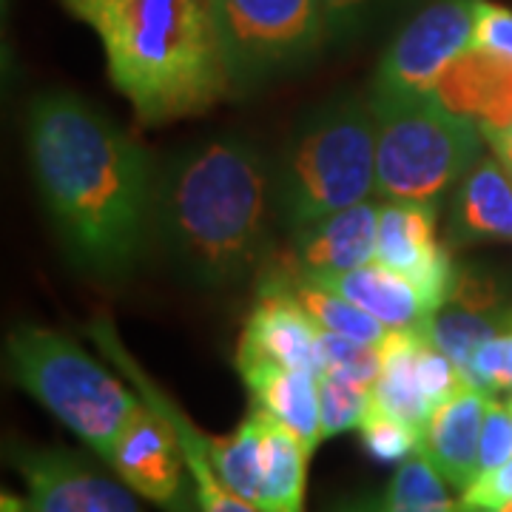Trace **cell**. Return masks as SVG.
I'll use <instances>...</instances> for the list:
<instances>
[{
	"instance_id": "6da1fadb",
	"label": "cell",
	"mask_w": 512,
	"mask_h": 512,
	"mask_svg": "<svg viewBox=\"0 0 512 512\" xmlns=\"http://www.w3.org/2000/svg\"><path fill=\"white\" fill-rule=\"evenodd\" d=\"M32 174L66 254L83 274L117 282L151 239L157 171L109 114L66 92L29 106Z\"/></svg>"
},
{
	"instance_id": "7a4b0ae2",
	"label": "cell",
	"mask_w": 512,
	"mask_h": 512,
	"mask_svg": "<svg viewBox=\"0 0 512 512\" xmlns=\"http://www.w3.org/2000/svg\"><path fill=\"white\" fill-rule=\"evenodd\" d=\"M274 214V171L248 140L225 134L157 171L151 237L188 285L222 291L262 274Z\"/></svg>"
},
{
	"instance_id": "3957f363",
	"label": "cell",
	"mask_w": 512,
	"mask_h": 512,
	"mask_svg": "<svg viewBox=\"0 0 512 512\" xmlns=\"http://www.w3.org/2000/svg\"><path fill=\"white\" fill-rule=\"evenodd\" d=\"M100 37L111 83L134 114L163 126L231 92L208 0H60Z\"/></svg>"
},
{
	"instance_id": "277c9868",
	"label": "cell",
	"mask_w": 512,
	"mask_h": 512,
	"mask_svg": "<svg viewBox=\"0 0 512 512\" xmlns=\"http://www.w3.org/2000/svg\"><path fill=\"white\" fill-rule=\"evenodd\" d=\"M376 120L370 103L345 94L311 109L288 134L274 168L276 220L288 231L373 200Z\"/></svg>"
},
{
	"instance_id": "5b68a950",
	"label": "cell",
	"mask_w": 512,
	"mask_h": 512,
	"mask_svg": "<svg viewBox=\"0 0 512 512\" xmlns=\"http://www.w3.org/2000/svg\"><path fill=\"white\" fill-rule=\"evenodd\" d=\"M6 359L12 382L40 402L77 439H83L103 461H109L123 427L140 407L126 384L97 365L63 333L37 325L9 333Z\"/></svg>"
},
{
	"instance_id": "8992f818",
	"label": "cell",
	"mask_w": 512,
	"mask_h": 512,
	"mask_svg": "<svg viewBox=\"0 0 512 512\" xmlns=\"http://www.w3.org/2000/svg\"><path fill=\"white\" fill-rule=\"evenodd\" d=\"M376 120V191L387 202H439L481 160L476 120L424 94L402 103H370Z\"/></svg>"
},
{
	"instance_id": "52a82bcc",
	"label": "cell",
	"mask_w": 512,
	"mask_h": 512,
	"mask_svg": "<svg viewBox=\"0 0 512 512\" xmlns=\"http://www.w3.org/2000/svg\"><path fill=\"white\" fill-rule=\"evenodd\" d=\"M208 9L237 92L308 66L328 46L319 0H208Z\"/></svg>"
},
{
	"instance_id": "ba28073f",
	"label": "cell",
	"mask_w": 512,
	"mask_h": 512,
	"mask_svg": "<svg viewBox=\"0 0 512 512\" xmlns=\"http://www.w3.org/2000/svg\"><path fill=\"white\" fill-rule=\"evenodd\" d=\"M476 0H427L384 49L367 103L436 94L441 77L470 49Z\"/></svg>"
},
{
	"instance_id": "9c48e42d",
	"label": "cell",
	"mask_w": 512,
	"mask_h": 512,
	"mask_svg": "<svg viewBox=\"0 0 512 512\" xmlns=\"http://www.w3.org/2000/svg\"><path fill=\"white\" fill-rule=\"evenodd\" d=\"M6 453L26 484L32 512H143L128 484H117L72 450L12 441Z\"/></svg>"
},
{
	"instance_id": "30bf717a",
	"label": "cell",
	"mask_w": 512,
	"mask_h": 512,
	"mask_svg": "<svg viewBox=\"0 0 512 512\" xmlns=\"http://www.w3.org/2000/svg\"><path fill=\"white\" fill-rule=\"evenodd\" d=\"M109 464L134 493L146 495L165 512H194L188 461L177 430L157 407H140L123 427Z\"/></svg>"
},
{
	"instance_id": "8fae6325",
	"label": "cell",
	"mask_w": 512,
	"mask_h": 512,
	"mask_svg": "<svg viewBox=\"0 0 512 512\" xmlns=\"http://www.w3.org/2000/svg\"><path fill=\"white\" fill-rule=\"evenodd\" d=\"M376 259L410 276L433 313L439 311L456 279V262L439 239V202L396 200L382 205Z\"/></svg>"
},
{
	"instance_id": "7c38bea8",
	"label": "cell",
	"mask_w": 512,
	"mask_h": 512,
	"mask_svg": "<svg viewBox=\"0 0 512 512\" xmlns=\"http://www.w3.org/2000/svg\"><path fill=\"white\" fill-rule=\"evenodd\" d=\"M311 313L305 311L282 276L262 268L256 282V305L237 348V365L242 362H274L282 367L322 373V348Z\"/></svg>"
},
{
	"instance_id": "4fadbf2b",
	"label": "cell",
	"mask_w": 512,
	"mask_h": 512,
	"mask_svg": "<svg viewBox=\"0 0 512 512\" xmlns=\"http://www.w3.org/2000/svg\"><path fill=\"white\" fill-rule=\"evenodd\" d=\"M89 336L92 342L100 348V353L109 359L111 365L117 367L128 382L134 384L137 396L148 402L151 407H157L165 419L171 421V427L177 430L180 444L185 450V461H188V473L194 481V495H197V510L200 512H262L254 504H248L245 498L234 495L217 476L214 464H211V439L202 436L200 430L185 419V413L165 396L157 384L146 376V370L131 359V353L123 348V342L117 339L114 325L109 319H94L89 325Z\"/></svg>"
},
{
	"instance_id": "5bb4252c",
	"label": "cell",
	"mask_w": 512,
	"mask_h": 512,
	"mask_svg": "<svg viewBox=\"0 0 512 512\" xmlns=\"http://www.w3.org/2000/svg\"><path fill=\"white\" fill-rule=\"evenodd\" d=\"M379 214L382 205L365 200L305 222L291 231V254L276 265H282L293 276L342 274L367 265L376 259Z\"/></svg>"
},
{
	"instance_id": "9a60e30c",
	"label": "cell",
	"mask_w": 512,
	"mask_h": 512,
	"mask_svg": "<svg viewBox=\"0 0 512 512\" xmlns=\"http://www.w3.org/2000/svg\"><path fill=\"white\" fill-rule=\"evenodd\" d=\"M490 393L473 384H461L456 393L430 413L421 430L419 450L436 464L447 484L456 490H470L478 478V447Z\"/></svg>"
},
{
	"instance_id": "2e32d148",
	"label": "cell",
	"mask_w": 512,
	"mask_h": 512,
	"mask_svg": "<svg viewBox=\"0 0 512 512\" xmlns=\"http://www.w3.org/2000/svg\"><path fill=\"white\" fill-rule=\"evenodd\" d=\"M299 279L342 293L353 305L376 316L387 330H427L433 319V308L419 285L379 259L342 274L299 276Z\"/></svg>"
},
{
	"instance_id": "e0dca14e",
	"label": "cell",
	"mask_w": 512,
	"mask_h": 512,
	"mask_svg": "<svg viewBox=\"0 0 512 512\" xmlns=\"http://www.w3.org/2000/svg\"><path fill=\"white\" fill-rule=\"evenodd\" d=\"M450 239L512 242V171L498 157H481L461 180L450 205Z\"/></svg>"
},
{
	"instance_id": "ac0fdd59",
	"label": "cell",
	"mask_w": 512,
	"mask_h": 512,
	"mask_svg": "<svg viewBox=\"0 0 512 512\" xmlns=\"http://www.w3.org/2000/svg\"><path fill=\"white\" fill-rule=\"evenodd\" d=\"M251 402L279 424H285L296 439L313 453L322 441V410H319V373L282 367L274 362H242L237 365Z\"/></svg>"
},
{
	"instance_id": "d6986e66",
	"label": "cell",
	"mask_w": 512,
	"mask_h": 512,
	"mask_svg": "<svg viewBox=\"0 0 512 512\" xmlns=\"http://www.w3.org/2000/svg\"><path fill=\"white\" fill-rule=\"evenodd\" d=\"M436 94L444 106L481 128L512 123V57L467 49L441 77Z\"/></svg>"
},
{
	"instance_id": "ffe728a7",
	"label": "cell",
	"mask_w": 512,
	"mask_h": 512,
	"mask_svg": "<svg viewBox=\"0 0 512 512\" xmlns=\"http://www.w3.org/2000/svg\"><path fill=\"white\" fill-rule=\"evenodd\" d=\"M424 336V330H387L379 345L382 370L370 390V407L407 421L416 430H424L430 413L436 410L427 399L419 376V350Z\"/></svg>"
},
{
	"instance_id": "44dd1931",
	"label": "cell",
	"mask_w": 512,
	"mask_h": 512,
	"mask_svg": "<svg viewBox=\"0 0 512 512\" xmlns=\"http://www.w3.org/2000/svg\"><path fill=\"white\" fill-rule=\"evenodd\" d=\"M308 458L305 444L262 410V476L256 507L262 512H302Z\"/></svg>"
},
{
	"instance_id": "7402d4cb",
	"label": "cell",
	"mask_w": 512,
	"mask_h": 512,
	"mask_svg": "<svg viewBox=\"0 0 512 512\" xmlns=\"http://www.w3.org/2000/svg\"><path fill=\"white\" fill-rule=\"evenodd\" d=\"M512 325V308H476L464 302H444L427 325V339L453 359V365L467 376L476 350L495 333Z\"/></svg>"
},
{
	"instance_id": "603a6c76",
	"label": "cell",
	"mask_w": 512,
	"mask_h": 512,
	"mask_svg": "<svg viewBox=\"0 0 512 512\" xmlns=\"http://www.w3.org/2000/svg\"><path fill=\"white\" fill-rule=\"evenodd\" d=\"M276 274L282 276L291 288L293 299L311 313L316 319L319 328L330 330V333H342L348 339H356V342H365V345H382L384 336H387V328L376 316H370L367 311H362L359 305H353L350 299H345L342 293L330 291L325 285H316V282H308V279H299V276L288 274L285 268H279L276 262L265 265Z\"/></svg>"
},
{
	"instance_id": "cb8c5ba5",
	"label": "cell",
	"mask_w": 512,
	"mask_h": 512,
	"mask_svg": "<svg viewBox=\"0 0 512 512\" xmlns=\"http://www.w3.org/2000/svg\"><path fill=\"white\" fill-rule=\"evenodd\" d=\"M211 464L231 493L256 507L262 476V410L251 407V416L228 439H211Z\"/></svg>"
},
{
	"instance_id": "d4e9b609",
	"label": "cell",
	"mask_w": 512,
	"mask_h": 512,
	"mask_svg": "<svg viewBox=\"0 0 512 512\" xmlns=\"http://www.w3.org/2000/svg\"><path fill=\"white\" fill-rule=\"evenodd\" d=\"M328 46H345L373 35L390 20L413 15L427 0H319Z\"/></svg>"
},
{
	"instance_id": "484cf974",
	"label": "cell",
	"mask_w": 512,
	"mask_h": 512,
	"mask_svg": "<svg viewBox=\"0 0 512 512\" xmlns=\"http://www.w3.org/2000/svg\"><path fill=\"white\" fill-rule=\"evenodd\" d=\"M384 507L387 512H456L458 504L450 501L436 464L416 450V456L404 458L396 470L384 493Z\"/></svg>"
},
{
	"instance_id": "4316f807",
	"label": "cell",
	"mask_w": 512,
	"mask_h": 512,
	"mask_svg": "<svg viewBox=\"0 0 512 512\" xmlns=\"http://www.w3.org/2000/svg\"><path fill=\"white\" fill-rule=\"evenodd\" d=\"M367 384L348 379L342 373H319V410H322V439L339 436L345 430L362 427L370 407Z\"/></svg>"
},
{
	"instance_id": "83f0119b",
	"label": "cell",
	"mask_w": 512,
	"mask_h": 512,
	"mask_svg": "<svg viewBox=\"0 0 512 512\" xmlns=\"http://www.w3.org/2000/svg\"><path fill=\"white\" fill-rule=\"evenodd\" d=\"M319 348H322V373H342L348 379L373 387L379 370H382V353L379 345H365L348 339L342 333H330L322 328L319 333Z\"/></svg>"
},
{
	"instance_id": "f1b7e54d",
	"label": "cell",
	"mask_w": 512,
	"mask_h": 512,
	"mask_svg": "<svg viewBox=\"0 0 512 512\" xmlns=\"http://www.w3.org/2000/svg\"><path fill=\"white\" fill-rule=\"evenodd\" d=\"M359 430H362L367 453L384 464L404 461L410 453H416L421 444V430L376 407H367V416Z\"/></svg>"
},
{
	"instance_id": "f546056e",
	"label": "cell",
	"mask_w": 512,
	"mask_h": 512,
	"mask_svg": "<svg viewBox=\"0 0 512 512\" xmlns=\"http://www.w3.org/2000/svg\"><path fill=\"white\" fill-rule=\"evenodd\" d=\"M464 379L490 396L512 393V325L476 350Z\"/></svg>"
},
{
	"instance_id": "4dcf8cb0",
	"label": "cell",
	"mask_w": 512,
	"mask_h": 512,
	"mask_svg": "<svg viewBox=\"0 0 512 512\" xmlns=\"http://www.w3.org/2000/svg\"><path fill=\"white\" fill-rule=\"evenodd\" d=\"M512 458V407L490 402L484 427H481V447H478V476L507 464Z\"/></svg>"
},
{
	"instance_id": "1f68e13d",
	"label": "cell",
	"mask_w": 512,
	"mask_h": 512,
	"mask_svg": "<svg viewBox=\"0 0 512 512\" xmlns=\"http://www.w3.org/2000/svg\"><path fill=\"white\" fill-rule=\"evenodd\" d=\"M470 46L487 55L512 57V9L493 0H476V26Z\"/></svg>"
},
{
	"instance_id": "d6a6232c",
	"label": "cell",
	"mask_w": 512,
	"mask_h": 512,
	"mask_svg": "<svg viewBox=\"0 0 512 512\" xmlns=\"http://www.w3.org/2000/svg\"><path fill=\"white\" fill-rule=\"evenodd\" d=\"M461 501L487 507V510H501V507L512 504V458L507 464L478 476L476 484L461 493Z\"/></svg>"
},
{
	"instance_id": "836d02e7",
	"label": "cell",
	"mask_w": 512,
	"mask_h": 512,
	"mask_svg": "<svg viewBox=\"0 0 512 512\" xmlns=\"http://www.w3.org/2000/svg\"><path fill=\"white\" fill-rule=\"evenodd\" d=\"M481 131H484V140L493 146L495 157H498V160L512 171V123H504V126H493V128H481Z\"/></svg>"
},
{
	"instance_id": "e575fe53",
	"label": "cell",
	"mask_w": 512,
	"mask_h": 512,
	"mask_svg": "<svg viewBox=\"0 0 512 512\" xmlns=\"http://www.w3.org/2000/svg\"><path fill=\"white\" fill-rule=\"evenodd\" d=\"M333 512H387V507H384V495H359L342 501Z\"/></svg>"
},
{
	"instance_id": "d590c367",
	"label": "cell",
	"mask_w": 512,
	"mask_h": 512,
	"mask_svg": "<svg viewBox=\"0 0 512 512\" xmlns=\"http://www.w3.org/2000/svg\"><path fill=\"white\" fill-rule=\"evenodd\" d=\"M3 512H32V507L23 501V498H18V495H3Z\"/></svg>"
},
{
	"instance_id": "8d00e7d4",
	"label": "cell",
	"mask_w": 512,
	"mask_h": 512,
	"mask_svg": "<svg viewBox=\"0 0 512 512\" xmlns=\"http://www.w3.org/2000/svg\"><path fill=\"white\" fill-rule=\"evenodd\" d=\"M456 512H495V510H487V507H476V504H464V501H461V504L456 507Z\"/></svg>"
},
{
	"instance_id": "74e56055",
	"label": "cell",
	"mask_w": 512,
	"mask_h": 512,
	"mask_svg": "<svg viewBox=\"0 0 512 512\" xmlns=\"http://www.w3.org/2000/svg\"><path fill=\"white\" fill-rule=\"evenodd\" d=\"M495 512H512V504H507V507H501V510H495Z\"/></svg>"
},
{
	"instance_id": "f35d334b",
	"label": "cell",
	"mask_w": 512,
	"mask_h": 512,
	"mask_svg": "<svg viewBox=\"0 0 512 512\" xmlns=\"http://www.w3.org/2000/svg\"><path fill=\"white\" fill-rule=\"evenodd\" d=\"M510 407H512V399H510Z\"/></svg>"
}]
</instances>
